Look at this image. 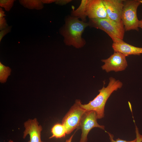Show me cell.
I'll return each mask as SVG.
<instances>
[{
  "instance_id": "obj_1",
  "label": "cell",
  "mask_w": 142,
  "mask_h": 142,
  "mask_svg": "<svg viewBox=\"0 0 142 142\" xmlns=\"http://www.w3.org/2000/svg\"><path fill=\"white\" fill-rule=\"evenodd\" d=\"M88 26V22L80 20L79 18L71 16H68L60 30V33L64 38L65 44L77 48L84 46L86 41L82 37V34L85 28Z\"/></svg>"
},
{
  "instance_id": "obj_2",
  "label": "cell",
  "mask_w": 142,
  "mask_h": 142,
  "mask_svg": "<svg viewBox=\"0 0 142 142\" xmlns=\"http://www.w3.org/2000/svg\"><path fill=\"white\" fill-rule=\"evenodd\" d=\"M123 84L120 80L112 77L109 79L107 86L99 90V93L87 104H81V106L87 111L93 110L96 112L98 119H101L104 116V109L106 103L112 93L121 88Z\"/></svg>"
},
{
  "instance_id": "obj_3",
  "label": "cell",
  "mask_w": 142,
  "mask_h": 142,
  "mask_svg": "<svg viewBox=\"0 0 142 142\" xmlns=\"http://www.w3.org/2000/svg\"><path fill=\"white\" fill-rule=\"evenodd\" d=\"M89 26L100 29L106 33L114 43H120L123 39L125 31L123 22L119 23L108 18L89 19Z\"/></svg>"
},
{
  "instance_id": "obj_4",
  "label": "cell",
  "mask_w": 142,
  "mask_h": 142,
  "mask_svg": "<svg viewBox=\"0 0 142 142\" xmlns=\"http://www.w3.org/2000/svg\"><path fill=\"white\" fill-rule=\"evenodd\" d=\"M141 3L140 0H124L121 15V21L125 31L139 30V20L138 19L137 11Z\"/></svg>"
},
{
  "instance_id": "obj_5",
  "label": "cell",
  "mask_w": 142,
  "mask_h": 142,
  "mask_svg": "<svg viewBox=\"0 0 142 142\" xmlns=\"http://www.w3.org/2000/svg\"><path fill=\"white\" fill-rule=\"evenodd\" d=\"M80 100L77 99L62 119V124L65 126L67 134L79 128L82 117L87 111L82 107Z\"/></svg>"
},
{
  "instance_id": "obj_6",
  "label": "cell",
  "mask_w": 142,
  "mask_h": 142,
  "mask_svg": "<svg viewBox=\"0 0 142 142\" xmlns=\"http://www.w3.org/2000/svg\"><path fill=\"white\" fill-rule=\"evenodd\" d=\"M97 114L94 111H86L83 115L79 129L82 130L81 138L79 142H87L88 134L94 128H98L105 130V126L99 124L97 122Z\"/></svg>"
},
{
  "instance_id": "obj_7",
  "label": "cell",
  "mask_w": 142,
  "mask_h": 142,
  "mask_svg": "<svg viewBox=\"0 0 142 142\" xmlns=\"http://www.w3.org/2000/svg\"><path fill=\"white\" fill-rule=\"evenodd\" d=\"M126 57L119 52H114L108 58L101 60L104 63L101 67L102 69L107 73L124 70L128 66Z\"/></svg>"
},
{
  "instance_id": "obj_8",
  "label": "cell",
  "mask_w": 142,
  "mask_h": 142,
  "mask_svg": "<svg viewBox=\"0 0 142 142\" xmlns=\"http://www.w3.org/2000/svg\"><path fill=\"white\" fill-rule=\"evenodd\" d=\"M85 14L89 19L108 18L102 0H88Z\"/></svg>"
},
{
  "instance_id": "obj_9",
  "label": "cell",
  "mask_w": 142,
  "mask_h": 142,
  "mask_svg": "<svg viewBox=\"0 0 142 142\" xmlns=\"http://www.w3.org/2000/svg\"><path fill=\"white\" fill-rule=\"evenodd\" d=\"M108 18L119 23L122 22L121 15L124 0H102Z\"/></svg>"
},
{
  "instance_id": "obj_10",
  "label": "cell",
  "mask_w": 142,
  "mask_h": 142,
  "mask_svg": "<svg viewBox=\"0 0 142 142\" xmlns=\"http://www.w3.org/2000/svg\"><path fill=\"white\" fill-rule=\"evenodd\" d=\"M24 125L25 129L23 132V139L29 135L30 139L28 142H43L41 138L42 128L36 118L28 119L24 122Z\"/></svg>"
},
{
  "instance_id": "obj_11",
  "label": "cell",
  "mask_w": 142,
  "mask_h": 142,
  "mask_svg": "<svg viewBox=\"0 0 142 142\" xmlns=\"http://www.w3.org/2000/svg\"><path fill=\"white\" fill-rule=\"evenodd\" d=\"M112 47L114 52H119L126 57L130 55H139L142 54V48L134 46L124 41L118 43H113Z\"/></svg>"
},
{
  "instance_id": "obj_12",
  "label": "cell",
  "mask_w": 142,
  "mask_h": 142,
  "mask_svg": "<svg viewBox=\"0 0 142 142\" xmlns=\"http://www.w3.org/2000/svg\"><path fill=\"white\" fill-rule=\"evenodd\" d=\"M88 0H82L78 8L75 10L73 9L71 16L80 18L81 21L85 22L86 21L85 9Z\"/></svg>"
},
{
  "instance_id": "obj_13",
  "label": "cell",
  "mask_w": 142,
  "mask_h": 142,
  "mask_svg": "<svg viewBox=\"0 0 142 142\" xmlns=\"http://www.w3.org/2000/svg\"><path fill=\"white\" fill-rule=\"evenodd\" d=\"M52 135L50 139L53 138H60L64 137L67 134V131L65 126L62 124L57 123L55 124L51 129Z\"/></svg>"
},
{
  "instance_id": "obj_14",
  "label": "cell",
  "mask_w": 142,
  "mask_h": 142,
  "mask_svg": "<svg viewBox=\"0 0 142 142\" xmlns=\"http://www.w3.org/2000/svg\"><path fill=\"white\" fill-rule=\"evenodd\" d=\"M19 2L24 7L29 9H40L44 7V3L41 0H19Z\"/></svg>"
},
{
  "instance_id": "obj_15",
  "label": "cell",
  "mask_w": 142,
  "mask_h": 142,
  "mask_svg": "<svg viewBox=\"0 0 142 142\" xmlns=\"http://www.w3.org/2000/svg\"><path fill=\"white\" fill-rule=\"evenodd\" d=\"M11 69L5 66L0 62V81L2 83L6 82L8 76L10 74Z\"/></svg>"
},
{
  "instance_id": "obj_16",
  "label": "cell",
  "mask_w": 142,
  "mask_h": 142,
  "mask_svg": "<svg viewBox=\"0 0 142 142\" xmlns=\"http://www.w3.org/2000/svg\"><path fill=\"white\" fill-rule=\"evenodd\" d=\"M15 1V0H0V7L4 8L6 11L8 12L10 11L13 6Z\"/></svg>"
},
{
  "instance_id": "obj_17",
  "label": "cell",
  "mask_w": 142,
  "mask_h": 142,
  "mask_svg": "<svg viewBox=\"0 0 142 142\" xmlns=\"http://www.w3.org/2000/svg\"><path fill=\"white\" fill-rule=\"evenodd\" d=\"M105 131L106 132L108 135L110 142H137V139L136 138L131 141H127L119 138L116 139L115 140L114 139V136L113 134H111L109 132H107L106 131Z\"/></svg>"
},
{
  "instance_id": "obj_18",
  "label": "cell",
  "mask_w": 142,
  "mask_h": 142,
  "mask_svg": "<svg viewBox=\"0 0 142 142\" xmlns=\"http://www.w3.org/2000/svg\"><path fill=\"white\" fill-rule=\"evenodd\" d=\"M12 27V26H8L5 28L1 31L0 32V42L4 36L11 31Z\"/></svg>"
},
{
  "instance_id": "obj_19",
  "label": "cell",
  "mask_w": 142,
  "mask_h": 142,
  "mask_svg": "<svg viewBox=\"0 0 142 142\" xmlns=\"http://www.w3.org/2000/svg\"><path fill=\"white\" fill-rule=\"evenodd\" d=\"M5 18H0V30L1 31L8 26Z\"/></svg>"
},
{
  "instance_id": "obj_20",
  "label": "cell",
  "mask_w": 142,
  "mask_h": 142,
  "mask_svg": "<svg viewBox=\"0 0 142 142\" xmlns=\"http://www.w3.org/2000/svg\"><path fill=\"white\" fill-rule=\"evenodd\" d=\"M72 1L70 0H56L55 2L56 4L60 5H63L69 3Z\"/></svg>"
},
{
  "instance_id": "obj_21",
  "label": "cell",
  "mask_w": 142,
  "mask_h": 142,
  "mask_svg": "<svg viewBox=\"0 0 142 142\" xmlns=\"http://www.w3.org/2000/svg\"><path fill=\"white\" fill-rule=\"evenodd\" d=\"M135 132L137 142H142V135L140 134L138 129L136 126L135 128Z\"/></svg>"
},
{
  "instance_id": "obj_22",
  "label": "cell",
  "mask_w": 142,
  "mask_h": 142,
  "mask_svg": "<svg viewBox=\"0 0 142 142\" xmlns=\"http://www.w3.org/2000/svg\"><path fill=\"white\" fill-rule=\"evenodd\" d=\"M43 3H50L55 2V0H41Z\"/></svg>"
},
{
  "instance_id": "obj_23",
  "label": "cell",
  "mask_w": 142,
  "mask_h": 142,
  "mask_svg": "<svg viewBox=\"0 0 142 142\" xmlns=\"http://www.w3.org/2000/svg\"><path fill=\"white\" fill-rule=\"evenodd\" d=\"M5 12L3 10L2 7L0 8V18L6 16Z\"/></svg>"
},
{
  "instance_id": "obj_24",
  "label": "cell",
  "mask_w": 142,
  "mask_h": 142,
  "mask_svg": "<svg viewBox=\"0 0 142 142\" xmlns=\"http://www.w3.org/2000/svg\"><path fill=\"white\" fill-rule=\"evenodd\" d=\"M73 135H72L69 139L66 140L65 142H72Z\"/></svg>"
},
{
  "instance_id": "obj_25",
  "label": "cell",
  "mask_w": 142,
  "mask_h": 142,
  "mask_svg": "<svg viewBox=\"0 0 142 142\" xmlns=\"http://www.w3.org/2000/svg\"><path fill=\"white\" fill-rule=\"evenodd\" d=\"M139 28H140L142 29V19L139 20Z\"/></svg>"
},
{
  "instance_id": "obj_26",
  "label": "cell",
  "mask_w": 142,
  "mask_h": 142,
  "mask_svg": "<svg viewBox=\"0 0 142 142\" xmlns=\"http://www.w3.org/2000/svg\"><path fill=\"white\" fill-rule=\"evenodd\" d=\"M8 142H14V141L11 140H10Z\"/></svg>"
},
{
  "instance_id": "obj_27",
  "label": "cell",
  "mask_w": 142,
  "mask_h": 142,
  "mask_svg": "<svg viewBox=\"0 0 142 142\" xmlns=\"http://www.w3.org/2000/svg\"><path fill=\"white\" fill-rule=\"evenodd\" d=\"M141 3L142 4V0H141Z\"/></svg>"
}]
</instances>
